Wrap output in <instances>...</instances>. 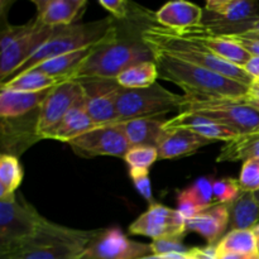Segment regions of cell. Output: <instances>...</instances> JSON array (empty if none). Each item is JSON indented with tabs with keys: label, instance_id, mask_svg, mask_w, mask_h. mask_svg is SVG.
I'll use <instances>...</instances> for the list:
<instances>
[{
	"label": "cell",
	"instance_id": "obj_1",
	"mask_svg": "<svg viewBox=\"0 0 259 259\" xmlns=\"http://www.w3.org/2000/svg\"><path fill=\"white\" fill-rule=\"evenodd\" d=\"M158 76L171 81L189 96H214V98H244L249 88L225 77L207 68L185 62L159 51H152Z\"/></svg>",
	"mask_w": 259,
	"mask_h": 259
},
{
	"label": "cell",
	"instance_id": "obj_2",
	"mask_svg": "<svg viewBox=\"0 0 259 259\" xmlns=\"http://www.w3.org/2000/svg\"><path fill=\"white\" fill-rule=\"evenodd\" d=\"M142 39L152 51H159L185 62L207 68L248 88L254 81L252 76L245 72L244 68L223 60L200 43L182 37L174 30L158 24L148 25L142 29Z\"/></svg>",
	"mask_w": 259,
	"mask_h": 259
},
{
	"label": "cell",
	"instance_id": "obj_3",
	"mask_svg": "<svg viewBox=\"0 0 259 259\" xmlns=\"http://www.w3.org/2000/svg\"><path fill=\"white\" fill-rule=\"evenodd\" d=\"M154 61L151 48L141 35H120L119 28L100 45L95 46L93 53L82 63L75 77L116 78L123 71L137 63Z\"/></svg>",
	"mask_w": 259,
	"mask_h": 259
},
{
	"label": "cell",
	"instance_id": "obj_4",
	"mask_svg": "<svg viewBox=\"0 0 259 259\" xmlns=\"http://www.w3.org/2000/svg\"><path fill=\"white\" fill-rule=\"evenodd\" d=\"M99 229L80 230L45 219L34 234L13 248V259H81Z\"/></svg>",
	"mask_w": 259,
	"mask_h": 259
},
{
	"label": "cell",
	"instance_id": "obj_5",
	"mask_svg": "<svg viewBox=\"0 0 259 259\" xmlns=\"http://www.w3.org/2000/svg\"><path fill=\"white\" fill-rule=\"evenodd\" d=\"M114 18H105L91 23H75L66 27H56L53 34L34 52V55L14 72V76L27 72L38 63L75 51L86 50L100 45L115 30ZM10 77V78H12ZM8 81V80H7Z\"/></svg>",
	"mask_w": 259,
	"mask_h": 259
},
{
	"label": "cell",
	"instance_id": "obj_6",
	"mask_svg": "<svg viewBox=\"0 0 259 259\" xmlns=\"http://www.w3.org/2000/svg\"><path fill=\"white\" fill-rule=\"evenodd\" d=\"M179 111H191L218 120L237 133H259V109L247 103L244 98H214V96L184 95Z\"/></svg>",
	"mask_w": 259,
	"mask_h": 259
},
{
	"label": "cell",
	"instance_id": "obj_7",
	"mask_svg": "<svg viewBox=\"0 0 259 259\" xmlns=\"http://www.w3.org/2000/svg\"><path fill=\"white\" fill-rule=\"evenodd\" d=\"M184 95L168 91L158 82L146 89H121L116 100L119 123L136 118L162 116L180 109Z\"/></svg>",
	"mask_w": 259,
	"mask_h": 259
},
{
	"label": "cell",
	"instance_id": "obj_8",
	"mask_svg": "<svg viewBox=\"0 0 259 259\" xmlns=\"http://www.w3.org/2000/svg\"><path fill=\"white\" fill-rule=\"evenodd\" d=\"M45 220L37 210L15 195L0 200V253H8L34 234Z\"/></svg>",
	"mask_w": 259,
	"mask_h": 259
},
{
	"label": "cell",
	"instance_id": "obj_9",
	"mask_svg": "<svg viewBox=\"0 0 259 259\" xmlns=\"http://www.w3.org/2000/svg\"><path fill=\"white\" fill-rule=\"evenodd\" d=\"M81 85L88 114L98 126L118 124L116 100L121 88L116 78L81 77Z\"/></svg>",
	"mask_w": 259,
	"mask_h": 259
},
{
	"label": "cell",
	"instance_id": "obj_10",
	"mask_svg": "<svg viewBox=\"0 0 259 259\" xmlns=\"http://www.w3.org/2000/svg\"><path fill=\"white\" fill-rule=\"evenodd\" d=\"M82 96V89L77 80L66 81L53 88L39 109L35 128L38 138L52 139L66 114Z\"/></svg>",
	"mask_w": 259,
	"mask_h": 259
},
{
	"label": "cell",
	"instance_id": "obj_11",
	"mask_svg": "<svg viewBox=\"0 0 259 259\" xmlns=\"http://www.w3.org/2000/svg\"><path fill=\"white\" fill-rule=\"evenodd\" d=\"M56 28L42 24L37 19L29 22V27L23 34L15 38L7 48L0 52V81L9 80L15 71L22 67L48 38Z\"/></svg>",
	"mask_w": 259,
	"mask_h": 259
},
{
	"label": "cell",
	"instance_id": "obj_12",
	"mask_svg": "<svg viewBox=\"0 0 259 259\" xmlns=\"http://www.w3.org/2000/svg\"><path fill=\"white\" fill-rule=\"evenodd\" d=\"M152 254L151 245L131 240L114 227L99 229L81 259H141Z\"/></svg>",
	"mask_w": 259,
	"mask_h": 259
},
{
	"label": "cell",
	"instance_id": "obj_13",
	"mask_svg": "<svg viewBox=\"0 0 259 259\" xmlns=\"http://www.w3.org/2000/svg\"><path fill=\"white\" fill-rule=\"evenodd\" d=\"M71 148L82 157L113 156L123 157L131 148L120 124L95 126L68 143Z\"/></svg>",
	"mask_w": 259,
	"mask_h": 259
},
{
	"label": "cell",
	"instance_id": "obj_14",
	"mask_svg": "<svg viewBox=\"0 0 259 259\" xmlns=\"http://www.w3.org/2000/svg\"><path fill=\"white\" fill-rule=\"evenodd\" d=\"M186 220L177 210L161 204L149 205L148 210L129 227V234L143 235L152 240L167 237L184 238Z\"/></svg>",
	"mask_w": 259,
	"mask_h": 259
},
{
	"label": "cell",
	"instance_id": "obj_15",
	"mask_svg": "<svg viewBox=\"0 0 259 259\" xmlns=\"http://www.w3.org/2000/svg\"><path fill=\"white\" fill-rule=\"evenodd\" d=\"M163 129H187L212 142L223 141L225 143L240 136L225 124L191 111H180L176 116L166 120Z\"/></svg>",
	"mask_w": 259,
	"mask_h": 259
},
{
	"label": "cell",
	"instance_id": "obj_16",
	"mask_svg": "<svg viewBox=\"0 0 259 259\" xmlns=\"http://www.w3.org/2000/svg\"><path fill=\"white\" fill-rule=\"evenodd\" d=\"M157 24L176 33L186 32L204 25V10L194 3L177 0L159 8L154 14Z\"/></svg>",
	"mask_w": 259,
	"mask_h": 259
},
{
	"label": "cell",
	"instance_id": "obj_17",
	"mask_svg": "<svg viewBox=\"0 0 259 259\" xmlns=\"http://www.w3.org/2000/svg\"><path fill=\"white\" fill-rule=\"evenodd\" d=\"M180 35L200 43V45L204 46L205 48H207L214 55L219 56L223 60L228 61V62L233 63V65L239 66L242 68L244 67L245 63L252 57L242 46L234 42L232 38L224 37V35L211 34V33L202 29V27L189 29L186 32L180 33Z\"/></svg>",
	"mask_w": 259,
	"mask_h": 259
},
{
	"label": "cell",
	"instance_id": "obj_18",
	"mask_svg": "<svg viewBox=\"0 0 259 259\" xmlns=\"http://www.w3.org/2000/svg\"><path fill=\"white\" fill-rule=\"evenodd\" d=\"M32 3L37 9L35 19L53 28L75 24L88 5L86 0H33Z\"/></svg>",
	"mask_w": 259,
	"mask_h": 259
},
{
	"label": "cell",
	"instance_id": "obj_19",
	"mask_svg": "<svg viewBox=\"0 0 259 259\" xmlns=\"http://www.w3.org/2000/svg\"><path fill=\"white\" fill-rule=\"evenodd\" d=\"M229 222L230 205H214L197 217L186 220V230L204 237L207 245H218L229 227Z\"/></svg>",
	"mask_w": 259,
	"mask_h": 259
},
{
	"label": "cell",
	"instance_id": "obj_20",
	"mask_svg": "<svg viewBox=\"0 0 259 259\" xmlns=\"http://www.w3.org/2000/svg\"><path fill=\"white\" fill-rule=\"evenodd\" d=\"M210 143L214 142L187 129H166L157 146L158 158L171 159L189 156Z\"/></svg>",
	"mask_w": 259,
	"mask_h": 259
},
{
	"label": "cell",
	"instance_id": "obj_21",
	"mask_svg": "<svg viewBox=\"0 0 259 259\" xmlns=\"http://www.w3.org/2000/svg\"><path fill=\"white\" fill-rule=\"evenodd\" d=\"M51 90L38 93H20L0 89V116L2 119H15L29 115L40 109Z\"/></svg>",
	"mask_w": 259,
	"mask_h": 259
},
{
	"label": "cell",
	"instance_id": "obj_22",
	"mask_svg": "<svg viewBox=\"0 0 259 259\" xmlns=\"http://www.w3.org/2000/svg\"><path fill=\"white\" fill-rule=\"evenodd\" d=\"M164 123L166 120L162 116H146L120 121L119 124L131 147L148 146L157 148L163 136Z\"/></svg>",
	"mask_w": 259,
	"mask_h": 259
},
{
	"label": "cell",
	"instance_id": "obj_23",
	"mask_svg": "<svg viewBox=\"0 0 259 259\" xmlns=\"http://www.w3.org/2000/svg\"><path fill=\"white\" fill-rule=\"evenodd\" d=\"M205 10L217 15L207 23H238L259 15V5L254 0H209Z\"/></svg>",
	"mask_w": 259,
	"mask_h": 259
},
{
	"label": "cell",
	"instance_id": "obj_24",
	"mask_svg": "<svg viewBox=\"0 0 259 259\" xmlns=\"http://www.w3.org/2000/svg\"><path fill=\"white\" fill-rule=\"evenodd\" d=\"M95 47V46H94ZM94 47L86 48V50L75 51V52L66 53V55L57 56V57L50 58L43 62L38 63L30 70L39 71V72L46 73L51 77H60L66 78V80H73L78 68L82 66L89 58V56L93 53Z\"/></svg>",
	"mask_w": 259,
	"mask_h": 259
},
{
	"label": "cell",
	"instance_id": "obj_25",
	"mask_svg": "<svg viewBox=\"0 0 259 259\" xmlns=\"http://www.w3.org/2000/svg\"><path fill=\"white\" fill-rule=\"evenodd\" d=\"M95 126L98 125L94 123L93 119L88 114L85 105V99L82 96V98L76 101L75 105L66 114L60 128L57 129V132L52 137V139L65 142V143H70L72 139L82 136L83 133L91 131Z\"/></svg>",
	"mask_w": 259,
	"mask_h": 259
},
{
	"label": "cell",
	"instance_id": "obj_26",
	"mask_svg": "<svg viewBox=\"0 0 259 259\" xmlns=\"http://www.w3.org/2000/svg\"><path fill=\"white\" fill-rule=\"evenodd\" d=\"M259 223V202L254 192L243 191L230 205V230L252 229Z\"/></svg>",
	"mask_w": 259,
	"mask_h": 259
},
{
	"label": "cell",
	"instance_id": "obj_27",
	"mask_svg": "<svg viewBox=\"0 0 259 259\" xmlns=\"http://www.w3.org/2000/svg\"><path fill=\"white\" fill-rule=\"evenodd\" d=\"M66 78L51 77L46 73L35 70H29L27 72L19 73L14 77L0 85V89L12 91H20V93H38V91L50 90L61 83L66 82Z\"/></svg>",
	"mask_w": 259,
	"mask_h": 259
},
{
	"label": "cell",
	"instance_id": "obj_28",
	"mask_svg": "<svg viewBox=\"0 0 259 259\" xmlns=\"http://www.w3.org/2000/svg\"><path fill=\"white\" fill-rule=\"evenodd\" d=\"M259 158V133L242 134L227 142L217 157V162H239Z\"/></svg>",
	"mask_w": 259,
	"mask_h": 259
},
{
	"label": "cell",
	"instance_id": "obj_29",
	"mask_svg": "<svg viewBox=\"0 0 259 259\" xmlns=\"http://www.w3.org/2000/svg\"><path fill=\"white\" fill-rule=\"evenodd\" d=\"M158 77L156 62L146 61L126 68L116 77V81L124 89H146L156 83Z\"/></svg>",
	"mask_w": 259,
	"mask_h": 259
},
{
	"label": "cell",
	"instance_id": "obj_30",
	"mask_svg": "<svg viewBox=\"0 0 259 259\" xmlns=\"http://www.w3.org/2000/svg\"><path fill=\"white\" fill-rule=\"evenodd\" d=\"M219 255L227 253L234 254H259L254 233L252 229L229 230L218 243Z\"/></svg>",
	"mask_w": 259,
	"mask_h": 259
},
{
	"label": "cell",
	"instance_id": "obj_31",
	"mask_svg": "<svg viewBox=\"0 0 259 259\" xmlns=\"http://www.w3.org/2000/svg\"><path fill=\"white\" fill-rule=\"evenodd\" d=\"M23 180V169L14 154L3 153L0 157V200L15 195Z\"/></svg>",
	"mask_w": 259,
	"mask_h": 259
},
{
	"label": "cell",
	"instance_id": "obj_32",
	"mask_svg": "<svg viewBox=\"0 0 259 259\" xmlns=\"http://www.w3.org/2000/svg\"><path fill=\"white\" fill-rule=\"evenodd\" d=\"M211 177H200L192 185L181 190L177 194V200L192 202L195 206L205 211L209 207L214 206V192H212Z\"/></svg>",
	"mask_w": 259,
	"mask_h": 259
},
{
	"label": "cell",
	"instance_id": "obj_33",
	"mask_svg": "<svg viewBox=\"0 0 259 259\" xmlns=\"http://www.w3.org/2000/svg\"><path fill=\"white\" fill-rule=\"evenodd\" d=\"M214 205H232L243 192L239 181L230 177L212 181Z\"/></svg>",
	"mask_w": 259,
	"mask_h": 259
},
{
	"label": "cell",
	"instance_id": "obj_34",
	"mask_svg": "<svg viewBox=\"0 0 259 259\" xmlns=\"http://www.w3.org/2000/svg\"><path fill=\"white\" fill-rule=\"evenodd\" d=\"M124 159L128 163L129 168H147L154 163L158 158V149L156 147L137 146L131 147Z\"/></svg>",
	"mask_w": 259,
	"mask_h": 259
},
{
	"label": "cell",
	"instance_id": "obj_35",
	"mask_svg": "<svg viewBox=\"0 0 259 259\" xmlns=\"http://www.w3.org/2000/svg\"><path fill=\"white\" fill-rule=\"evenodd\" d=\"M240 187L243 191L257 192L259 190V158L248 159L243 162L239 175Z\"/></svg>",
	"mask_w": 259,
	"mask_h": 259
},
{
	"label": "cell",
	"instance_id": "obj_36",
	"mask_svg": "<svg viewBox=\"0 0 259 259\" xmlns=\"http://www.w3.org/2000/svg\"><path fill=\"white\" fill-rule=\"evenodd\" d=\"M184 238L167 237L161 239L152 240L151 249L154 255H167V254H186L189 248L185 247L182 243Z\"/></svg>",
	"mask_w": 259,
	"mask_h": 259
},
{
	"label": "cell",
	"instance_id": "obj_37",
	"mask_svg": "<svg viewBox=\"0 0 259 259\" xmlns=\"http://www.w3.org/2000/svg\"><path fill=\"white\" fill-rule=\"evenodd\" d=\"M129 177L133 181L134 186L138 190L141 196L149 202V205L156 204L152 194V184L149 177V169L147 168H129Z\"/></svg>",
	"mask_w": 259,
	"mask_h": 259
},
{
	"label": "cell",
	"instance_id": "obj_38",
	"mask_svg": "<svg viewBox=\"0 0 259 259\" xmlns=\"http://www.w3.org/2000/svg\"><path fill=\"white\" fill-rule=\"evenodd\" d=\"M99 5L109 12L111 17L116 20H128L131 19L133 4L125 0H99Z\"/></svg>",
	"mask_w": 259,
	"mask_h": 259
},
{
	"label": "cell",
	"instance_id": "obj_39",
	"mask_svg": "<svg viewBox=\"0 0 259 259\" xmlns=\"http://www.w3.org/2000/svg\"><path fill=\"white\" fill-rule=\"evenodd\" d=\"M186 255L191 259H219L218 245H206V247L191 248Z\"/></svg>",
	"mask_w": 259,
	"mask_h": 259
},
{
	"label": "cell",
	"instance_id": "obj_40",
	"mask_svg": "<svg viewBox=\"0 0 259 259\" xmlns=\"http://www.w3.org/2000/svg\"><path fill=\"white\" fill-rule=\"evenodd\" d=\"M224 37L232 38L234 42H237L238 45L242 46L250 56H255V57H259V42L257 40L248 39V38L239 37V35H224Z\"/></svg>",
	"mask_w": 259,
	"mask_h": 259
},
{
	"label": "cell",
	"instance_id": "obj_41",
	"mask_svg": "<svg viewBox=\"0 0 259 259\" xmlns=\"http://www.w3.org/2000/svg\"><path fill=\"white\" fill-rule=\"evenodd\" d=\"M244 71L254 80H259V57L252 56L250 60L244 65Z\"/></svg>",
	"mask_w": 259,
	"mask_h": 259
},
{
	"label": "cell",
	"instance_id": "obj_42",
	"mask_svg": "<svg viewBox=\"0 0 259 259\" xmlns=\"http://www.w3.org/2000/svg\"><path fill=\"white\" fill-rule=\"evenodd\" d=\"M219 259H259V254H234V253H227V254L219 255Z\"/></svg>",
	"mask_w": 259,
	"mask_h": 259
},
{
	"label": "cell",
	"instance_id": "obj_43",
	"mask_svg": "<svg viewBox=\"0 0 259 259\" xmlns=\"http://www.w3.org/2000/svg\"><path fill=\"white\" fill-rule=\"evenodd\" d=\"M245 100H247V103H249L250 105H253L254 106V108H257V109H259V100L258 99H253V98H250V96H245Z\"/></svg>",
	"mask_w": 259,
	"mask_h": 259
},
{
	"label": "cell",
	"instance_id": "obj_44",
	"mask_svg": "<svg viewBox=\"0 0 259 259\" xmlns=\"http://www.w3.org/2000/svg\"><path fill=\"white\" fill-rule=\"evenodd\" d=\"M252 230H253V233H254L255 240H257V248H258V253H259V223L252 228Z\"/></svg>",
	"mask_w": 259,
	"mask_h": 259
},
{
	"label": "cell",
	"instance_id": "obj_45",
	"mask_svg": "<svg viewBox=\"0 0 259 259\" xmlns=\"http://www.w3.org/2000/svg\"><path fill=\"white\" fill-rule=\"evenodd\" d=\"M0 259H13L9 253H0Z\"/></svg>",
	"mask_w": 259,
	"mask_h": 259
},
{
	"label": "cell",
	"instance_id": "obj_46",
	"mask_svg": "<svg viewBox=\"0 0 259 259\" xmlns=\"http://www.w3.org/2000/svg\"><path fill=\"white\" fill-rule=\"evenodd\" d=\"M176 259H191V258H189V257H187L186 254H180L179 257H177Z\"/></svg>",
	"mask_w": 259,
	"mask_h": 259
},
{
	"label": "cell",
	"instance_id": "obj_47",
	"mask_svg": "<svg viewBox=\"0 0 259 259\" xmlns=\"http://www.w3.org/2000/svg\"><path fill=\"white\" fill-rule=\"evenodd\" d=\"M254 196H255V199L258 200V202H259V190L257 192H254Z\"/></svg>",
	"mask_w": 259,
	"mask_h": 259
}]
</instances>
